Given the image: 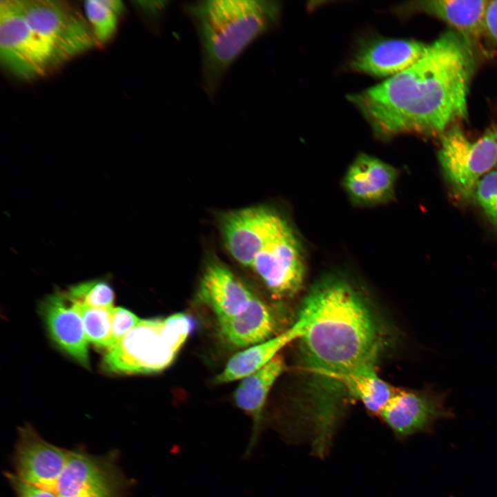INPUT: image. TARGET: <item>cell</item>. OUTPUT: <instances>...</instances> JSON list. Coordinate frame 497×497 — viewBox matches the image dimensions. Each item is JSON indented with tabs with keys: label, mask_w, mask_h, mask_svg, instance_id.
Instances as JSON below:
<instances>
[{
	"label": "cell",
	"mask_w": 497,
	"mask_h": 497,
	"mask_svg": "<svg viewBox=\"0 0 497 497\" xmlns=\"http://www.w3.org/2000/svg\"><path fill=\"white\" fill-rule=\"evenodd\" d=\"M307 318L299 338L310 375V415L322 427L336 426L350 377L376 371L384 347L380 324L364 295L350 282L330 276L318 282L301 310Z\"/></svg>",
	"instance_id": "1"
},
{
	"label": "cell",
	"mask_w": 497,
	"mask_h": 497,
	"mask_svg": "<svg viewBox=\"0 0 497 497\" xmlns=\"http://www.w3.org/2000/svg\"><path fill=\"white\" fill-rule=\"evenodd\" d=\"M476 66L471 41L442 33L411 66L350 97L375 134L439 136L467 117V95Z\"/></svg>",
	"instance_id": "2"
},
{
	"label": "cell",
	"mask_w": 497,
	"mask_h": 497,
	"mask_svg": "<svg viewBox=\"0 0 497 497\" xmlns=\"http://www.w3.org/2000/svg\"><path fill=\"white\" fill-rule=\"evenodd\" d=\"M202 52V84L213 97L231 66L258 37L278 23L281 5L259 0H213L186 3Z\"/></svg>",
	"instance_id": "3"
},
{
	"label": "cell",
	"mask_w": 497,
	"mask_h": 497,
	"mask_svg": "<svg viewBox=\"0 0 497 497\" xmlns=\"http://www.w3.org/2000/svg\"><path fill=\"white\" fill-rule=\"evenodd\" d=\"M193 328L192 319L184 313L141 320L107 349L103 365L117 373L159 372L172 364Z\"/></svg>",
	"instance_id": "4"
},
{
	"label": "cell",
	"mask_w": 497,
	"mask_h": 497,
	"mask_svg": "<svg viewBox=\"0 0 497 497\" xmlns=\"http://www.w3.org/2000/svg\"><path fill=\"white\" fill-rule=\"evenodd\" d=\"M0 58L7 70L25 80L45 76L67 61L29 26L18 0L0 1Z\"/></svg>",
	"instance_id": "5"
},
{
	"label": "cell",
	"mask_w": 497,
	"mask_h": 497,
	"mask_svg": "<svg viewBox=\"0 0 497 497\" xmlns=\"http://www.w3.org/2000/svg\"><path fill=\"white\" fill-rule=\"evenodd\" d=\"M438 159L454 194L469 198L480 177L497 162V123L477 141H469L458 124H454L440 137Z\"/></svg>",
	"instance_id": "6"
},
{
	"label": "cell",
	"mask_w": 497,
	"mask_h": 497,
	"mask_svg": "<svg viewBox=\"0 0 497 497\" xmlns=\"http://www.w3.org/2000/svg\"><path fill=\"white\" fill-rule=\"evenodd\" d=\"M29 26L68 61L97 44L86 17L66 1L18 0Z\"/></svg>",
	"instance_id": "7"
},
{
	"label": "cell",
	"mask_w": 497,
	"mask_h": 497,
	"mask_svg": "<svg viewBox=\"0 0 497 497\" xmlns=\"http://www.w3.org/2000/svg\"><path fill=\"white\" fill-rule=\"evenodd\" d=\"M251 268L276 298H289L300 291L305 274L303 251L286 220L256 256Z\"/></svg>",
	"instance_id": "8"
},
{
	"label": "cell",
	"mask_w": 497,
	"mask_h": 497,
	"mask_svg": "<svg viewBox=\"0 0 497 497\" xmlns=\"http://www.w3.org/2000/svg\"><path fill=\"white\" fill-rule=\"evenodd\" d=\"M448 393L431 385L422 390L397 389L379 415L398 438L430 433L438 420L454 417L446 405Z\"/></svg>",
	"instance_id": "9"
},
{
	"label": "cell",
	"mask_w": 497,
	"mask_h": 497,
	"mask_svg": "<svg viewBox=\"0 0 497 497\" xmlns=\"http://www.w3.org/2000/svg\"><path fill=\"white\" fill-rule=\"evenodd\" d=\"M126 480L110 457L69 451L57 480L59 497H123Z\"/></svg>",
	"instance_id": "10"
},
{
	"label": "cell",
	"mask_w": 497,
	"mask_h": 497,
	"mask_svg": "<svg viewBox=\"0 0 497 497\" xmlns=\"http://www.w3.org/2000/svg\"><path fill=\"white\" fill-rule=\"evenodd\" d=\"M285 219L266 206L232 211L221 216L220 229L232 257L245 266L254 260Z\"/></svg>",
	"instance_id": "11"
},
{
	"label": "cell",
	"mask_w": 497,
	"mask_h": 497,
	"mask_svg": "<svg viewBox=\"0 0 497 497\" xmlns=\"http://www.w3.org/2000/svg\"><path fill=\"white\" fill-rule=\"evenodd\" d=\"M68 454V450L50 443L26 425L19 430L14 474L27 483L55 490Z\"/></svg>",
	"instance_id": "12"
},
{
	"label": "cell",
	"mask_w": 497,
	"mask_h": 497,
	"mask_svg": "<svg viewBox=\"0 0 497 497\" xmlns=\"http://www.w3.org/2000/svg\"><path fill=\"white\" fill-rule=\"evenodd\" d=\"M397 170L375 157L361 154L349 166L343 179L349 197L359 205H376L391 199Z\"/></svg>",
	"instance_id": "13"
},
{
	"label": "cell",
	"mask_w": 497,
	"mask_h": 497,
	"mask_svg": "<svg viewBox=\"0 0 497 497\" xmlns=\"http://www.w3.org/2000/svg\"><path fill=\"white\" fill-rule=\"evenodd\" d=\"M199 294L218 321L240 313L255 297L225 264L215 259L204 268Z\"/></svg>",
	"instance_id": "14"
},
{
	"label": "cell",
	"mask_w": 497,
	"mask_h": 497,
	"mask_svg": "<svg viewBox=\"0 0 497 497\" xmlns=\"http://www.w3.org/2000/svg\"><path fill=\"white\" fill-rule=\"evenodd\" d=\"M41 313L53 340L85 367L89 366L88 340L79 313L62 293L46 298Z\"/></svg>",
	"instance_id": "15"
},
{
	"label": "cell",
	"mask_w": 497,
	"mask_h": 497,
	"mask_svg": "<svg viewBox=\"0 0 497 497\" xmlns=\"http://www.w3.org/2000/svg\"><path fill=\"white\" fill-rule=\"evenodd\" d=\"M427 46L413 40H378L360 50L351 65L358 72L390 78L415 64Z\"/></svg>",
	"instance_id": "16"
},
{
	"label": "cell",
	"mask_w": 497,
	"mask_h": 497,
	"mask_svg": "<svg viewBox=\"0 0 497 497\" xmlns=\"http://www.w3.org/2000/svg\"><path fill=\"white\" fill-rule=\"evenodd\" d=\"M284 367V360L277 355L260 369L241 379L234 391L235 405L253 420L252 432L245 451L247 456L258 442L269 393Z\"/></svg>",
	"instance_id": "17"
},
{
	"label": "cell",
	"mask_w": 497,
	"mask_h": 497,
	"mask_svg": "<svg viewBox=\"0 0 497 497\" xmlns=\"http://www.w3.org/2000/svg\"><path fill=\"white\" fill-rule=\"evenodd\" d=\"M306 323V315L300 311L296 322L286 331L232 356L215 377V382L223 384L241 380L260 369L277 356L287 344L299 339L304 333Z\"/></svg>",
	"instance_id": "18"
},
{
	"label": "cell",
	"mask_w": 497,
	"mask_h": 497,
	"mask_svg": "<svg viewBox=\"0 0 497 497\" xmlns=\"http://www.w3.org/2000/svg\"><path fill=\"white\" fill-rule=\"evenodd\" d=\"M218 325L227 342L246 349L274 337L277 328L273 310L256 296L243 311L218 321Z\"/></svg>",
	"instance_id": "19"
},
{
	"label": "cell",
	"mask_w": 497,
	"mask_h": 497,
	"mask_svg": "<svg viewBox=\"0 0 497 497\" xmlns=\"http://www.w3.org/2000/svg\"><path fill=\"white\" fill-rule=\"evenodd\" d=\"M488 3L487 0H429L413 1L404 8L407 12H420L436 17L471 41L483 35Z\"/></svg>",
	"instance_id": "20"
},
{
	"label": "cell",
	"mask_w": 497,
	"mask_h": 497,
	"mask_svg": "<svg viewBox=\"0 0 497 497\" xmlns=\"http://www.w3.org/2000/svg\"><path fill=\"white\" fill-rule=\"evenodd\" d=\"M344 388L347 395L360 400L375 414H380L397 389L382 380L376 371L350 377Z\"/></svg>",
	"instance_id": "21"
},
{
	"label": "cell",
	"mask_w": 497,
	"mask_h": 497,
	"mask_svg": "<svg viewBox=\"0 0 497 497\" xmlns=\"http://www.w3.org/2000/svg\"><path fill=\"white\" fill-rule=\"evenodd\" d=\"M72 302L81 315L87 340L97 347L109 349L111 345L113 307L92 308Z\"/></svg>",
	"instance_id": "22"
},
{
	"label": "cell",
	"mask_w": 497,
	"mask_h": 497,
	"mask_svg": "<svg viewBox=\"0 0 497 497\" xmlns=\"http://www.w3.org/2000/svg\"><path fill=\"white\" fill-rule=\"evenodd\" d=\"M66 298L92 308L113 307L115 293L109 282L96 279L76 284L64 292Z\"/></svg>",
	"instance_id": "23"
},
{
	"label": "cell",
	"mask_w": 497,
	"mask_h": 497,
	"mask_svg": "<svg viewBox=\"0 0 497 497\" xmlns=\"http://www.w3.org/2000/svg\"><path fill=\"white\" fill-rule=\"evenodd\" d=\"M83 7L97 43H106L116 32L119 14L105 0H88L84 2Z\"/></svg>",
	"instance_id": "24"
},
{
	"label": "cell",
	"mask_w": 497,
	"mask_h": 497,
	"mask_svg": "<svg viewBox=\"0 0 497 497\" xmlns=\"http://www.w3.org/2000/svg\"><path fill=\"white\" fill-rule=\"evenodd\" d=\"M474 194L487 216L497 228V171L485 175L478 182Z\"/></svg>",
	"instance_id": "25"
},
{
	"label": "cell",
	"mask_w": 497,
	"mask_h": 497,
	"mask_svg": "<svg viewBox=\"0 0 497 497\" xmlns=\"http://www.w3.org/2000/svg\"><path fill=\"white\" fill-rule=\"evenodd\" d=\"M141 319L133 312L123 307L112 309L111 345L116 344Z\"/></svg>",
	"instance_id": "26"
},
{
	"label": "cell",
	"mask_w": 497,
	"mask_h": 497,
	"mask_svg": "<svg viewBox=\"0 0 497 497\" xmlns=\"http://www.w3.org/2000/svg\"><path fill=\"white\" fill-rule=\"evenodd\" d=\"M8 476L17 497H59L55 490L27 483L14 474H10Z\"/></svg>",
	"instance_id": "27"
},
{
	"label": "cell",
	"mask_w": 497,
	"mask_h": 497,
	"mask_svg": "<svg viewBox=\"0 0 497 497\" xmlns=\"http://www.w3.org/2000/svg\"><path fill=\"white\" fill-rule=\"evenodd\" d=\"M483 35L497 46V0L489 1L485 15Z\"/></svg>",
	"instance_id": "28"
}]
</instances>
